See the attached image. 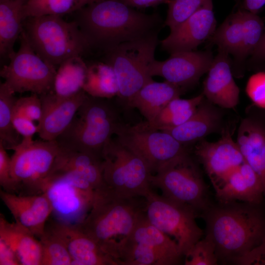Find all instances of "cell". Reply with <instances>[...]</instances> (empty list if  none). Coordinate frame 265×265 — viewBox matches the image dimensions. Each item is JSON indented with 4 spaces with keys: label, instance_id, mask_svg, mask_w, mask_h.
<instances>
[{
    "label": "cell",
    "instance_id": "9a60e30c",
    "mask_svg": "<svg viewBox=\"0 0 265 265\" xmlns=\"http://www.w3.org/2000/svg\"><path fill=\"white\" fill-rule=\"evenodd\" d=\"M195 154L215 189L244 162L237 143L228 130H226L216 142L200 141L195 147Z\"/></svg>",
    "mask_w": 265,
    "mask_h": 265
},
{
    "label": "cell",
    "instance_id": "7c38bea8",
    "mask_svg": "<svg viewBox=\"0 0 265 265\" xmlns=\"http://www.w3.org/2000/svg\"><path fill=\"white\" fill-rule=\"evenodd\" d=\"M150 183L160 189L163 196L195 211L207 207L204 182L188 154L160 167L151 175Z\"/></svg>",
    "mask_w": 265,
    "mask_h": 265
},
{
    "label": "cell",
    "instance_id": "60d3db41",
    "mask_svg": "<svg viewBox=\"0 0 265 265\" xmlns=\"http://www.w3.org/2000/svg\"><path fill=\"white\" fill-rule=\"evenodd\" d=\"M0 185L2 190L10 193L18 192L17 186L11 173V158L0 143Z\"/></svg>",
    "mask_w": 265,
    "mask_h": 265
},
{
    "label": "cell",
    "instance_id": "30bf717a",
    "mask_svg": "<svg viewBox=\"0 0 265 265\" xmlns=\"http://www.w3.org/2000/svg\"><path fill=\"white\" fill-rule=\"evenodd\" d=\"M94 189L89 182L78 176L65 174L51 175L42 188L51 203L54 220L69 225L80 224L88 213Z\"/></svg>",
    "mask_w": 265,
    "mask_h": 265
},
{
    "label": "cell",
    "instance_id": "5bb4252c",
    "mask_svg": "<svg viewBox=\"0 0 265 265\" xmlns=\"http://www.w3.org/2000/svg\"><path fill=\"white\" fill-rule=\"evenodd\" d=\"M213 58L209 50L177 52L164 61L155 59L150 66L149 74L184 89L195 84L207 73Z\"/></svg>",
    "mask_w": 265,
    "mask_h": 265
},
{
    "label": "cell",
    "instance_id": "836d02e7",
    "mask_svg": "<svg viewBox=\"0 0 265 265\" xmlns=\"http://www.w3.org/2000/svg\"><path fill=\"white\" fill-rule=\"evenodd\" d=\"M14 93L3 82L0 84V143L6 150H12L23 138L15 130L12 122L13 107L17 100Z\"/></svg>",
    "mask_w": 265,
    "mask_h": 265
},
{
    "label": "cell",
    "instance_id": "1f68e13d",
    "mask_svg": "<svg viewBox=\"0 0 265 265\" xmlns=\"http://www.w3.org/2000/svg\"><path fill=\"white\" fill-rule=\"evenodd\" d=\"M242 34V13L239 9L228 16L208 41L210 44L217 46L218 50L232 54L235 58L240 50Z\"/></svg>",
    "mask_w": 265,
    "mask_h": 265
},
{
    "label": "cell",
    "instance_id": "52a82bcc",
    "mask_svg": "<svg viewBox=\"0 0 265 265\" xmlns=\"http://www.w3.org/2000/svg\"><path fill=\"white\" fill-rule=\"evenodd\" d=\"M106 185L120 195L144 197L151 189L152 172L138 155L111 138L103 152Z\"/></svg>",
    "mask_w": 265,
    "mask_h": 265
},
{
    "label": "cell",
    "instance_id": "83f0119b",
    "mask_svg": "<svg viewBox=\"0 0 265 265\" xmlns=\"http://www.w3.org/2000/svg\"><path fill=\"white\" fill-rule=\"evenodd\" d=\"M27 0H0V55L8 59L23 30V9Z\"/></svg>",
    "mask_w": 265,
    "mask_h": 265
},
{
    "label": "cell",
    "instance_id": "ba28073f",
    "mask_svg": "<svg viewBox=\"0 0 265 265\" xmlns=\"http://www.w3.org/2000/svg\"><path fill=\"white\" fill-rule=\"evenodd\" d=\"M19 38V50L0 69L4 82L14 93L31 92L41 96L52 91L57 69L35 52L23 29Z\"/></svg>",
    "mask_w": 265,
    "mask_h": 265
},
{
    "label": "cell",
    "instance_id": "9c48e42d",
    "mask_svg": "<svg viewBox=\"0 0 265 265\" xmlns=\"http://www.w3.org/2000/svg\"><path fill=\"white\" fill-rule=\"evenodd\" d=\"M145 212L149 222L159 230L174 238L185 256L199 241L202 231L195 220L196 211L152 189L144 197Z\"/></svg>",
    "mask_w": 265,
    "mask_h": 265
},
{
    "label": "cell",
    "instance_id": "484cf974",
    "mask_svg": "<svg viewBox=\"0 0 265 265\" xmlns=\"http://www.w3.org/2000/svg\"><path fill=\"white\" fill-rule=\"evenodd\" d=\"M221 116L214 106L202 102L193 115L183 124L162 130L173 136L183 145L196 142L215 131L219 127Z\"/></svg>",
    "mask_w": 265,
    "mask_h": 265
},
{
    "label": "cell",
    "instance_id": "f546056e",
    "mask_svg": "<svg viewBox=\"0 0 265 265\" xmlns=\"http://www.w3.org/2000/svg\"><path fill=\"white\" fill-rule=\"evenodd\" d=\"M83 90L88 95L109 99L118 93V86L113 68L106 62L87 64Z\"/></svg>",
    "mask_w": 265,
    "mask_h": 265
},
{
    "label": "cell",
    "instance_id": "d6a6232c",
    "mask_svg": "<svg viewBox=\"0 0 265 265\" xmlns=\"http://www.w3.org/2000/svg\"><path fill=\"white\" fill-rule=\"evenodd\" d=\"M243 34L241 46L234 58V68L241 70L246 59L251 56L260 42L265 30L263 20L257 15L241 9Z\"/></svg>",
    "mask_w": 265,
    "mask_h": 265
},
{
    "label": "cell",
    "instance_id": "7bdbcfd3",
    "mask_svg": "<svg viewBox=\"0 0 265 265\" xmlns=\"http://www.w3.org/2000/svg\"><path fill=\"white\" fill-rule=\"evenodd\" d=\"M0 265H20L12 249L0 239Z\"/></svg>",
    "mask_w": 265,
    "mask_h": 265
},
{
    "label": "cell",
    "instance_id": "44dd1931",
    "mask_svg": "<svg viewBox=\"0 0 265 265\" xmlns=\"http://www.w3.org/2000/svg\"><path fill=\"white\" fill-rule=\"evenodd\" d=\"M236 142L244 162L261 179L265 196V119L257 117L244 119L238 128Z\"/></svg>",
    "mask_w": 265,
    "mask_h": 265
},
{
    "label": "cell",
    "instance_id": "d4e9b609",
    "mask_svg": "<svg viewBox=\"0 0 265 265\" xmlns=\"http://www.w3.org/2000/svg\"><path fill=\"white\" fill-rule=\"evenodd\" d=\"M129 236L152 249L161 265H176L183 256L177 241L151 224L145 212Z\"/></svg>",
    "mask_w": 265,
    "mask_h": 265
},
{
    "label": "cell",
    "instance_id": "8992f818",
    "mask_svg": "<svg viewBox=\"0 0 265 265\" xmlns=\"http://www.w3.org/2000/svg\"><path fill=\"white\" fill-rule=\"evenodd\" d=\"M158 33L121 43L105 52V62L113 68L117 79V96L128 106L141 88L154 80L149 67L155 60Z\"/></svg>",
    "mask_w": 265,
    "mask_h": 265
},
{
    "label": "cell",
    "instance_id": "7402d4cb",
    "mask_svg": "<svg viewBox=\"0 0 265 265\" xmlns=\"http://www.w3.org/2000/svg\"><path fill=\"white\" fill-rule=\"evenodd\" d=\"M63 173H71L83 178L95 190L106 185L103 177V158L59 146L48 176Z\"/></svg>",
    "mask_w": 265,
    "mask_h": 265
},
{
    "label": "cell",
    "instance_id": "ffe728a7",
    "mask_svg": "<svg viewBox=\"0 0 265 265\" xmlns=\"http://www.w3.org/2000/svg\"><path fill=\"white\" fill-rule=\"evenodd\" d=\"M64 242L73 265H118L79 225H69L55 220L47 224Z\"/></svg>",
    "mask_w": 265,
    "mask_h": 265
},
{
    "label": "cell",
    "instance_id": "ee69618b",
    "mask_svg": "<svg viewBox=\"0 0 265 265\" xmlns=\"http://www.w3.org/2000/svg\"><path fill=\"white\" fill-rule=\"evenodd\" d=\"M126 5L132 8H146L157 6L161 3H167L168 0H119Z\"/></svg>",
    "mask_w": 265,
    "mask_h": 265
},
{
    "label": "cell",
    "instance_id": "5b68a950",
    "mask_svg": "<svg viewBox=\"0 0 265 265\" xmlns=\"http://www.w3.org/2000/svg\"><path fill=\"white\" fill-rule=\"evenodd\" d=\"M23 29L35 52L56 69L65 60L81 56L91 48L77 24L61 16L27 17L23 21Z\"/></svg>",
    "mask_w": 265,
    "mask_h": 265
},
{
    "label": "cell",
    "instance_id": "6da1fadb",
    "mask_svg": "<svg viewBox=\"0 0 265 265\" xmlns=\"http://www.w3.org/2000/svg\"><path fill=\"white\" fill-rule=\"evenodd\" d=\"M74 13V21L91 47L105 52L159 32L162 22L159 16L142 13L119 0H99Z\"/></svg>",
    "mask_w": 265,
    "mask_h": 265
},
{
    "label": "cell",
    "instance_id": "e575fe53",
    "mask_svg": "<svg viewBox=\"0 0 265 265\" xmlns=\"http://www.w3.org/2000/svg\"><path fill=\"white\" fill-rule=\"evenodd\" d=\"M99 0H27L24 6V20L47 15L62 16L74 13Z\"/></svg>",
    "mask_w": 265,
    "mask_h": 265
},
{
    "label": "cell",
    "instance_id": "2e32d148",
    "mask_svg": "<svg viewBox=\"0 0 265 265\" xmlns=\"http://www.w3.org/2000/svg\"><path fill=\"white\" fill-rule=\"evenodd\" d=\"M216 26L212 1L209 0L188 18L170 30L168 36L160 42L161 48L170 54L195 51L213 35Z\"/></svg>",
    "mask_w": 265,
    "mask_h": 265
},
{
    "label": "cell",
    "instance_id": "cb8c5ba5",
    "mask_svg": "<svg viewBox=\"0 0 265 265\" xmlns=\"http://www.w3.org/2000/svg\"><path fill=\"white\" fill-rule=\"evenodd\" d=\"M0 239L14 252L20 265H41L39 240L27 229L15 222H8L0 213Z\"/></svg>",
    "mask_w": 265,
    "mask_h": 265
},
{
    "label": "cell",
    "instance_id": "4dcf8cb0",
    "mask_svg": "<svg viewBox=\"0 0 265 265\" xmlns=\"http://www.w3.org/2000/svg\"><path fill=\"white\" fill-rule=\"evenodd\" d=\"M204 98L203 94L188 99L176 98L168 103L153 121H146L141 124L149 129L160 131L179 126L186 119V111L197 107Z\"/></svg>",
    "mask_w": 265,
    "mask_h": 265
},
{
    "label": "cell",
    "instance_id": "4fadbf2b",
    "mask_svg": "<svg viewBox=\"0 0 265 265\" xmlns=\"http://www.w3.org/2000/svg\"><path fill=\"white\" fill-rule=\"evenodd\" d=\"M115 135L120 143L146 162L152 174L168 162L188 154L184 145L170 134L149 129L141 123L132 126L121 123Z\"/></svg>",
    "mask_w": 265,
    "mask_h": 265
},
{
    "label": "cell",
    "instance_id": "d6986e66",
    "mask_svg": "<svg viewBox=\"0 0 265 265\" xmlns=\"http://www.w3.org/2000/svg\"><path fill=\"white\" fill-rule=\"evenodd\" d=\"M203 82V94L208 101L221 107L234 108L238 103L239 89L232 72L229 54L218 50Z\"/></svg>",
    "mask_w": 265,
    "mask_h": 265
},
{
    "label": "cell",
    "instance_id": "f35d334b",
    "mask_svg": "<svg viewBox=\"0 0 265 265\" xmlns=\"http://www.w3.org/2000/svg\"><path fill=\"white\" fill-rule=\"evenodd\" d=\"M13 112L21 114L33 121L39 122L42 116V106L40 97L36 94L16 100Z\"/></svg>",
    "mask_w": 265,
    "mask_h": 265
},
{
    "label": "cell",
    "instance_id": "d590c367",
    "mask_svg": "<svg viewBox=\"0 0 265 265\" xmlns=\"http://www.w3.org/2000/svg\"><path fill=\"white\" fill-rule=\"evenodd\" d=\"M41 265H72V259L64 241L46 224L39 238Z\"/></svg>",
    "mask_w": 265,
    "mask_h": 265
},
{
    "label": "cell",
    "instance_id": "74e56055",
    "mask_svg": "<svg viewBox=\"0 0 265 265\" xmlns=\"http://www.w3.org/2000/svg\"><path fill=\"white\" fill-rule=\"evenodd\" d=\"M185 256L186 265H214L218 260L212 243L206 237L198 241Z\"/></svg>",
    "mask_w": 265,
    "mask_h": 265
},
{
    "label": "cell",
    "instance_id": "f1b7e54d",
    "mask_svg": "<svg viewBox=\"0 0 265 265\" xmlns=\"http://www.w3.org/2000/svg\"><path fill=\"white\" fill-rule=\"evenodd\" d=\"M87 64L80 56L69 58L57 67L52 92L60 98L73 96L83 90Z\"/></svg>",
    "mask_w": 265,
    "mask_h": 265
},
{
    "label": "cell",
    "instance_id": "8fae6325",
    "mask_svg": "<svg viewBox=\"0 0 265 265\" xmlns=\"http://www.w3.org/2000/svg\"><path fill=\"white\" fill-rule=\"evenodd\" d=\"M59 149L54 140H33L23 137L11 157V173L18 192L28 194L42 193L45 179L50 174Z\"/></svg>",
    "mask_w": 265,
    "mask_h": 265
},
{
    "label": "cell",
    "instance_id": "4316f807",
    "mask_svg": "<svg viewBox=\"0 0 265 265\" xmlns=\"http://www.w3.org/2000/svg\"><path fill=\"white\" fill-rule=\"evenodd\" d=\"M184 90L166 81L153 80L139 90L128 106L137 108L147 121L151 122L169 102L180 97Z\"/></svg>",
    "mask_w": 265,
    "mask_h": 265
},
{
    "label": "cell",
    "instance_id": "b9f144b4",
    "mask_svg": "<svg viewBox=\"0 0 265 265\" xmlns=\"http://www.w3.org/2000/svg\"><path fill=\"white\" fill-rule=\"evenodd\" d=\"M12 122L15 130L22 138L33 137L38 132L37 125L23 115L13 112Z\"/></svg>",
    "mask_w": 265,
    "mask_h": 265
},
{
    "label": "cell",
    "instance_id": "f6af8a7d",
    "mask_svg": "<svg viewBox=\"0 0 265 265\" xmlns=\"http://www.w3.org/2000/svg\"><path fill=\"white\" fill-rule=\"evenodd\" d=\"M250 56V61L253 63L265 61V30L260 42Z\"/></svg>",
    "mask_w": 265,
    "mask_h": 265
},
{
    "label": "cell",
    "instance_id": "7a4b0ae2",
    "mask_svg": "<svg viewBox=\"0 0 265 265\" xmlns=\"http://www.w3.org/2000/svg\"><path fill=\"white\" fill-rule=\"evenodd\" d=\"M206 236L218 259L242 263L265 240V215L259 205H229L212 208L206 217Z\"/></svg>",
    "mask_w": 265,
    "mask_h": 265
},
{
    "label": "cell",
    "instance_id": "ac0fdd59",
    "mask_svg": "<svg viewBox=\"0 0 265 265\" xmlns=\"http://www.w3.org/2000/svg\"><path fill=\"white\" fill-rule=\"evenodd\" d=\"M0 197L16 222L39 238L44 234L52 212L50 201L44 193L18 195L1 189Z\"/></svg>",
    "mask_w": 265,
    "mask_h": 265
},
{
    "label": "cell",
    "instance_id": "603a6c76",
    "mask_svg": "<svg viewBox=\"0 0 265 265\" xmlns=\"http://www.w3.org/2000/svg\"><path fill=\"white\" fill-rule=\"evenodd\" d=\"M216 191L219 199L226 203L238 200L245 203L259 205L265 197L261 179L245 162Z\"/></svg>",
    "mask_w": 265,
    "mask_h": 265
},
{
    "label": "cell",
    "instance_id": "8d00e7d4",
    "mask_svg": "<svg viewBox=\"0 0 265 265\" xmlns=\"http://www.w3.org/2000/svg\"><path fill=\"white\" fill-rule=\"evenodd\" d=\"M209 0H168L164 25L170 30L184 22Z\"/></svg>",
    "mask_w": 265,
    "mask_h": 265
},
{
    "label": "cell",
    "instance_id": "ab89813d",
    "mask_svg": "<svg viewBox=\"0 0 265 265\" xmlns=\"http://www.w3.org/2000/svg\"><path fill=\"white\" fill-rule=\"evenodd\" d=\"M245 91L255 105L265 109V72H259L250 76Z\"/></svg>",
    "mask_w": 265,
    "mask_h": 265
},
{
    "label": "cell",
    "instance_id": "bcb514c9",
    "mask_svg": "<svg viewBox=\"0 0 265 265\" xmlns=\"http://www.w3.org/2000/svg\"><path fill=\"white\" fill-rule=\"evenodd\" d=\"M265 5V0H243V9L255 14H257Z\"/></svg>",
    "mask_w": 265,
    "mask_h": 265
},
{
    "label": "cell",
    "instance_id": "277c9868",
    "mask_svg": "<svg viewBox=\"0 0 265 265\" xmlns=\"http://www.w3.org/2000/svg\"><path fill=\"white\" fill-rule=\"evenodd\" d=\"M107 99L87 94L71 123L56 139L59 146L103 158L105 147L121 123Z\"/></svg>",
    "mask_w": 265,
    "mask_h": 265
},
{
    "label": "cell",
    "instance_id": "e0dca14e",
    "mask_svg": "<svg viewBox=\"0 0 265 265\" xmlns=\"http://www.w3.org/2000/svg\"><path fill=\"white\" fill-rule=\"evenodd\" d=\"M86 95L82 90L68 98L58 97L52 91L39 96L42 116L37 133L41 139L56 140L71 123Z\"/></svg>",
    "mask_w": 265,
    "mask_h": 265
},
{
    "label": "cell",
    "instance_id": "3957f363",
    "mask_svg": "<svg viewBox=\"0 0 265 265\" xmlns=\"http://www.w3.org/2000/svg\"><path fill=\"white\" fill-rule=\"evenodd\" d=\"M141 198L120 195L106 185L94 191L91 208L79 225L117 265L119 244L145 213V200Z\"/></svg>",
    "mask_w": 265,
    "mask_h": 265
}]
</instances>
